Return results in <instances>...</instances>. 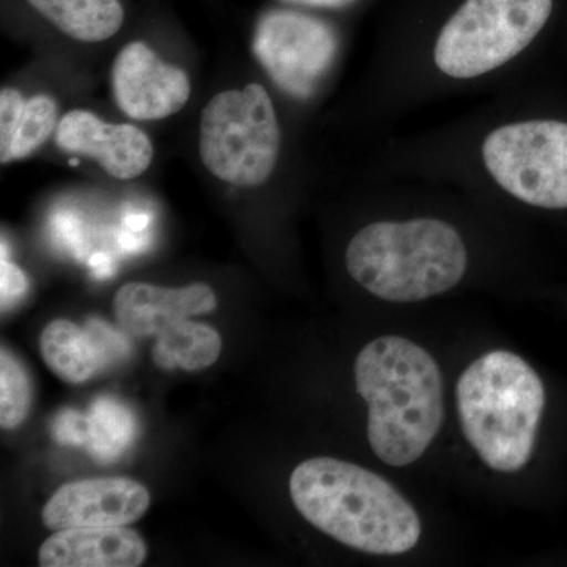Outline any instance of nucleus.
I'll list each match as a JSON object with an SVG mask.
<instances>
[{"mask_svg": "<svg viewBox=\"0 0 567 567\" xmlns=\"http://www.w3.org/2000/svg\"><path fill=\"white\" fill-rule=\"evenodd\" d=\"M456 401L462 431L484 464L502 473L528 464L546 390L524 358L506 350L477 358L458 379Z\"/></svg>", "mask_w": 567, "mask_h": 567, "instance_id": "7ed1b4c3", "label": "nucleus"}, {"mask_svg": "<svg viewBox=\"0 0 567 567\" xmlns=\"http://www.w3.org/2000/svg\"><path fill=\"white\" fill-rule=\"evenodd\" d=\"M354 383L368 404L375 456L391 466L423 456L445 420L442 372L431 353L401 336H382L358 354Z\"/></svg>", "mask_w": 567, "mask_h": 567, "instance_id": "f257e3e1", "label": "nucleus"}, {"mask_svg": "<svg viewBox=\"0 0 567 567\" xmlns=\"http://www.w3.org/2000/svg\"><path fill=\"white\" fill-rule=\"evenodd\" d=\"M347 271L369 293L415 303L453 289L466 270L461 235L439 219L369 224L347 246Z\"/></svg>", "mask_w": 567, "mask_h": 567, "instance_id": "20e7f679", "label": "nucleus"}, {"mask_svg": "<svg viewBox=\"0 0 567 567\" xmlns=\"http://www.w3.org/2000/svg\"><path fill=\"white\" fill-rule=\"evenodd\" d=\"M112 89L123 114L142 122L177 114L192 96L185 71L164 63L141 41L118 52L112 65Z\"/></svg>", "mask_w": 567, "mask_h": 567, "instance_id": "1a4fd4ad", "label": "nucleus"}, {"mask_svg": "<svg viewBox=\"0 0 567 567\" xmlns=\"http://www.w3.org/2000/svg\"><path fill=\"white\" fill-rule=\"evenodd\" d=\"M58 103L48 95L31 100L14 89L0 92V162L31 156L58 130Z\"/></svg>", "mask_w": 567, "mask_h": 567, "instance_id": "4468645a", "label": "nucleus"}, {"mask_svg": "<svg viewBox=\"0 0 567 567\" xmlns=\"http://www.w3.org/2000/svg\"><path fill=\"white\" fill-rule=\"evenodd\" d=\"M59 31L84 43L112 39L123 24L118 0H28Z\"/></svg>", "mask_w": 567, "mask_h": 567, "instance_id": "dca6fc26", "label": "nucleus"}, {"mask_svg": "<svg viewBox=\"0 0 567 567\" xmlns=\"http://www.w3.org/2000/svg\"><path fill=\"white\" fill-rule=\"evenodd\" d=\"M151 506L144 484L130 477H92L63 484L43 507L44 527H123L140 520Z\"/></svg>", "mask_w": 567, "mask_h": 567, "instance_id": "9d476101", "label": "nucleus"}, {"mask_svg": "<svg viewBox=\"0 0 567 567\" xmlns=\"http://www.w3.org/2000/svg\"><path fill=\"white\" fill-rule=\"evenodd\" d=\"M483 158L495 182L522 203L567 208V123L529 121L488 134Z\"/></svg>", "mask_w": 567, "mask_h": 567, "instance_id": "0eeeda50", "label": "nucleus"}, {"mask_svg": "<svg viewBox=\"0 0 567 567\" xmlns=\"http://www.w3.org/2000/svg\"><path fill=\"white\" fill-rule=\"evenodd\" d=\"M281 128L262 84L213 96L200 115L199 153L216 178L238 188H256L275 173Z\"/></svg>", "mask_w": 567, "mask_h": 567, "instance_id": "39448f33", "label": "nucleus"}, {"mask_svg": "<svg viewBox=\"0 0 567 567\" xmlns=\"http://www.w3.org/2000/svg\"><path fill=\"white\" fill-rule=\"evenodd\" d=\"M218 300L207 284L186 287L153 286L128 282L121 287L114 300L115 319L123 333L144 338L158 336L171 324L192 316L215 311Z\"/></svg>", "mask_w": 567, "mask_h": 567, "instance_id": "f8f14e48", "label": "nucleus"}, {"mask_svg": "<svg viewBox=\"0 0 567 567\" xmlns=\"http://www.w3.org/2000/svg\"><path fill=\"white\" fill-rule=\"evenodd\" d=\"M551 7V0H465L440 32L436 66L470 80L505 65L543 31Z\"/></svg>", "mask_w": 567, "mask_h": 567, "instance_id": "423d86ee", "label": "nucleus"}, {"mask_svg": "<svg viewBox=\"0 0 567 567\" xmlns=\"http://www.w3.org/2000/svg\"><path fill=\"white\" fill-rule=\"evenodd\" d=\"M52 435L61 445L85 446L89 439L87 415L76 410H62L52 424Z\"/></svg>", "mask_w": 567, "mask_h": 567, "instance_id": "412c9836", "label": "nucleus"}, {"mask_svg": "<svg viewBox=\"0 0 567 567\" xmlns=\"http://www.w3.org/2000/svg\"><path fill=\"white\" fill-rule=\"evenodd\" d=\"M145 559L147 544L125 525L59 529L39 554L41 567H137Z\"/></svg>", "mask_w": 567, "mask_h": 567, "instance_id": "ddd939ff", "label": "nucleus"}, {"mask_svg": "<svg viewBox=\"0 0 567 567\" xmlns=\"http://www.w3.org/2000/svg\"><path fill=\"white\" fill-rule=\"evenodd\" d=\"M40 352L48 368L70 385L87 382L107 368L91 333L65 319L54 320L44 328Z\"/></svg>", "mask_w": 567, "mask_h": 567, "instance_id": "2eb2a0df", "label": "nucleus"}, {"mask_svg": "<svg viewBox=\"0 0 567 567\" xmlns=\"http://www.w3.org/2000/svg\"><path fill=\"white\" fill-rule=\"evenodd\" d=\"M85 330L91 333L93 341L99 346L106 365L117 363V361L128 357V339L122 333H118V331H115L110 324L104 323L103 320H89L87 324H85Z\"/></svg>", "mask_w": 567, "mask_h": 567, "instance_id": "aec40b11", "label": "nucleus"}, {"mask_svg": "<svg viewBox=\"0 0 567 567\" xmlns=\"http://www.w3.org/2000/svg\"><path fill=\"white\" fill-rule=\"evenodd\" d=\"M153 360L162 369L196 372L210 368L223 350L221 336L210 324L178 320L156 336Z\"/></svg>", "mask_w": 567, "mask_h": 567, "instance_id": "f3484780", "label": "nucleus"}, {"mask_svg": "<svg viewBox=\"0 0 567 567\" xmlns=\"http://www.w3.org/2000/svg\"><path fill=\"white\" fill-rule=\"evenodd\" d=\"M89 453L102 464H112L133 445L137 434L134 413L118 399L102 395L87 415Z\"/></svg>", "mask_w": 567, "mask_h": 567, "instance_id": "a211bd4d", "label": "nucleus"}, {"mask_svg": "<svg viewBox=\"0 0 567 567\" xmlns=\"http://www.w3.org/2000/svg\"><path fill=\"white\" fill-rule=\"evenodd\" d=\"M298 513L338 543L371 555H402L421 537L415 507L382 476L331 457L301 462L290 476Z\"/></svg>", "mask_w": 567, "mask_h": 567, "instance_id": "f03ea898", "label": "nucleus"}, {"mask_svg": "<svg viewBox=\"0 0 567 567\" xmlns=\"http://www.w3.org/2000/svg\"><path fill=\"white\" fill-rule=\"evenodd\" d=\"M29 279L18 265L11 264L2 257L0 260V300L2 311H9L14 305L20 303L22 297L28 293Z\"/></svg>", "mask_w": 567, "mask_h": 567, "instance_id": "4be33fe9", "label": "nucleus"}, {"mask_svg": "<svg viewBox=\"0 0 567 567\" xmlns=\"http://www.w3.org/2000/svg\"><path fill=\"white\" fill-rule=\"evenodd\" d=\"M298 6L315 7V9H346L357 0H284Z\"/></svg>", "mask_w": 567, "mask_h": 567, "instance_id": "5701e85b", "label": "nucleus"}, {"mask_svg": "<svg viewBox=\"0 0 567 567\" xmlns=\"http://www.w3.org/2000/svg\"><path fill=\"white\" fill-rule=\"evenodd\" d=\"M32 380L25 365L3 347L0 350V425L17 429L32 409Z\"/></svg>", "mask_w": 567, "mask_h": 567, "instance_id": "6ab92c4d", "label": "nucleus"}, {"mask_svg": "<svg viewBox=\"0 0 567 567\" xmlns=\"http://www.w3.org/2000/svg\"><path fill=\"white\" fill-rule=\"evenodd\" d=\"M63 152L92 159L118 181H133L151 167L153 145L147 134L130 123H106L89 111H71L55 130Z\"/></svg>", "mask_w": 567, "mask_h": 567, "instance_id": "9b49d317", "label": "nucleus"}, {"mask_svg": "<svg viewBox=\"0 0 567 567\" xmlns=\"http://www.w3.org/2000/svg\"><path fill=\"white\" fill-rule=\"evenodd\" d=\"M338 35L327 21L292 10L265 13L254 33V54L287 95L316 92L338 54Z\"/></svg>", "mask_w": 567, "mask_h": 567, "instance_id": "6e6552de", "label": "nucleus"}]
</instances>
